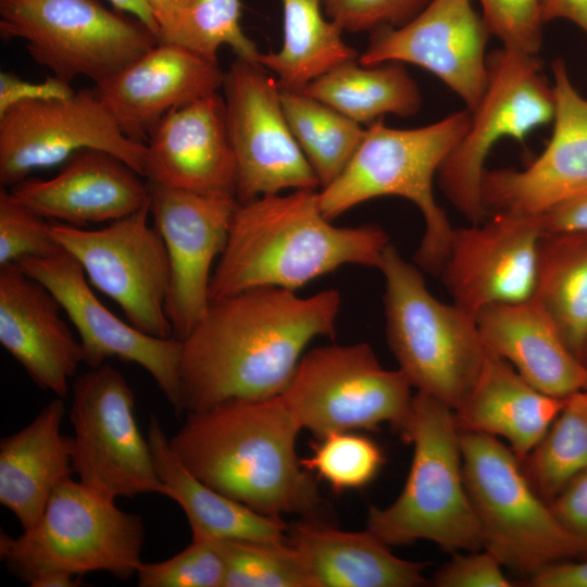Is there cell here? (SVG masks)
Segmentation results:
<instances>
[{"label":"cell","mask_w":587,"mask_h":587,"mask_svg":"<svg viewBox=\"0 0 587 587\" xmlns=\"http://www.w3.org/2000/svg\"><path fill=\"white\" fill-rule=\"evenodd\" d=\"M340 307L337 289L300 297L259 287L212 300L180 340L183 411L279 396L305 347L316 337H335Z\"/></svg>","instance_id":"cell-1"},{"label":"cell","mask_w":587,"mask_h":587,"mask_svg":"<svg viewBox=\"0 0 587 587\" xmlns=\"http://www.w3.org/2000/svg\"><path fill=\"white\" fill-rule=\"evenodd\" d=\"M186 414L168 445L202 483L264 515L315 516L323 500L297 457L302 428L280 395Z\"/></svg>","instance_id":"cell-2"},{"label":"cell","mask_w":587,"mask_h":587,"mask_svg":"<svg viewBox=\"0 0 587 587\" xmlns=\"http://www.w3.org/2000/svg\"><path fill=\"white\" fill-rule=\"evenodd\" d=\"M390 243L377 224L339 227L322 212L319 190L239 203L213 270L210 301L242 290H296L347 264L378 268Z\"/></svg>","instance_id":"cell-3"},{"label":"cell","mask_w":587,"mask_h":587,"mask_svg":"<svg viewBox=\"0 0 587 587\" xmlns=\"http://www.w3.org/2000/svg\"><path fill=\"white\" fill-rule=\"evenodd\" d=\"M471 120L465 109L417 128H392L383 118L372 123L347 167L319 190L323 214L333 221L362 202L385 196L410 200L424 220L414 262L422 271L439 275L454 228L435 199L434 177L469 130Z\"/></svg>","instance_id":"cell-4"},{"label":"cell","mask_w":587,"mask_h":587,"mask_svg":"<svg viewBox=\"0 0 587 587\" xmlns=\"http://www.w3.org/2000/svg\"><path fill=\"white\" fill-rule=\"evenodd\" d=\"M413 447L412 462L398 498L370 507L366 528L388 546L428 540L448 552L484 549V534L470 500L454 411L416 391L399 433Z\"/></svg>","instance_id":"cell-5"},{"label":"cell","mask_w":587,"mask_h":587,"mask_svg":"<svg viewBox=\"0 0 587 587\" xmlns=\"http://www.w3.org/2000/svg\"><path fill=\"white\" fill-rule=\"evenodd\" d=\"M378 270L385 279L386 338L399 370L416 391L458 410L488 354L475 316L434 297L421 268L391 242Z\"/></svg>","instance_id":"cell-6"},{"label":"cell","mask_w":587,"mask_h":587,"mask_svg":"<svg viewBox=\"0 0 587 587\" xmlns=\"http://www.w3.org/2000/svg\"><path fill=\"white\" fill-rule=\"evenodd\" d=\"M145 526L79 480L67 477L53 489L37 523L13 538L1 532L0 557L22 582L50 572L82 577L103 571L126 580L141 565Z\"/></svg>","instance_id":"cell-7"},{"label":"cell","mask_w":587,"mask_h":587,"mask_svg":"<svg viewBox=\"0 0 587 587\" xmlns=\"http://www.w3.org/2000/svg\"><path fill=\"white\" fill-rule=\"evenodd\" d=\"M465 487L484 534V549L529 578L586 552L533 488L521 461L497 437L460 429Z\"/></svg>","instance_id":"cell-8"},{"label":"cell","mask_w":587,"mask_h":587,"mask_svg":"<svg viewBox=\"0 0 587 587\" xmlns=\"http://www.w3.org/2000/svg\"><path fill=\"white\" fill-rule=\"evenodd\" d=\"M0 35L24 40L37 64L70 84L79 76L100 84L160 42L140 20L99 0H0Z\"/></svg>","instance_id":"cell-9"},{"label":"cell","mask_w":587,"mask_h":587,"mask_svg":"<svg viewBox=\"0 0 587 587\" xmlns=\"http://www.w3.org/2000/svg\"><path fill=\"white\" fill-rule=\"evenodd\" d=\"M412 386L400 370L383 367L365 342L327 345L301 357L280 394L301 428L316 438L334 432H401L412 408Z\"/></svg>","instance_id":"cell-10"},{"label":"cell","mask_w":587,"mask_h":587,"mask_svg":"<svg viewBox=\"0 0 587 587\" xmlns=\"http://www.w3.org/2000/svg\"><path fill=\"white\" fill-rule=\"evenodd\" d=\"M487 87L472 114L466 134L442 162L440 190L471 224L487 213L482 200L486 159L500 139L523 141L554 117V92L537 54L501 48L487 55Z\"/></svg>","instance_id":"cell-11"},{"label":"cell","mask_w":587,"mask_h":587,"mask_svg":"<svg viewBox=\"0 0 587 587\" xmlns=\"http://www.w3.org/2000/svg\"><path fill=\"white\" fill-rule=\"evenodd\" d=\"M70 420L73 471L88 489L113 501L163 495L148 438L138 427L135 395L118 370L105 362L75 379Z\"/></svg>","instance_id":"cell-12"},{"label":"cell","mask_w":587,"mask_h":587,"mask_svg":"<svg viewBox=\"0 0 587 587\" xmlns=\"http://www.w3.org/2000/svg\"><path fill=\"white\" fill-rule=\"evenodd\" d=\"M150 214L148 202L99 229L52 224V235L78 261L88 282L120 305L129 324L171 338L165 311L170 261L160 233L149 223Z\"/></svg>","instance_id":"cell-13"},{"label":"cell","mask_w":587,"mask_h":587,"mask_svg":"<svg viewBox=\"0 0 587 587\" xmlns=\"http://www.w3.org/2000/svg\"><path fill=\"white\" fill-rule=\"evenodd\" d=\"M260 62L236 58L223 82L239 203L284 190H320V180L288 125L282 88Z\"/></svg>","instance_id":"cell-14"},{"label":"cell","mask_w":587,"mask_h":587,"mask_svg":"<svg viewBox=\"0 0 587 587\" xmlns=\"http://www.w3.org/2000/svg\"><path fill=\"white\" fill-rule=\"evenodd\" d=\"M83 149L108 151L143 176L146 143L122 133L93 88L14 105L0 115V185L11 188Z\"/></svg>","instance_id":"cell-15"},{"label":"cell","mask_w":587,"mask_h":587,"mask_svg":"<svg viewBox=\"0 0 587 587\" xmlns=\"http://www.w3.org/2000/svg\"><path fill=\"white\" fill-rule=\"evenodd\" d=\"M147 182L153 225L170 261L165 311L173 337L183 340L211 302L213 264L225 249L239 202L234 195L200 193Z\"/></svg>","instance_id":"cell-16"},{"label":"cell","mask_w":587,"mask_h":587,"mask_svg":"<svg viewBox=\"0 0 587 587\" xmlns=\"http://www.w3.org/2000/svg\"><path fill=\"white\" fill-rule=\"evenodd\" d=\"M18 264L43 284L76 328L84 363L98 367L118 359L145 369L179 416V362L182 341L146 334L114 315L93 294L78 261L66 250L42 258H25Z\"/></svg>","instance_id":"cell-17"},{"label":"cell","mask_w":587,"mask_h":587,"mask_svg":"<svg viewBox=\"0 0 587 587\" xmlns=\"http://www.w3.org/2000/svg\"><path fill=\"white\" fill-rule=\"evenodd\" d=\"M489 35L472 0H430L408 23L370 33L358 62H400L427 70L473 112L487 87L485 49Z\"/></svg>","instance_id":"cell-18"},{"label":"cell","mask_w":587,"mask_h":587,"mask_svg":"<svg viewBox=\"0 0 587 587\" xmlns=\"http://www.w3.org/2000/svg\"><path fill=\"white\" fill-rule=\"evenodd\" d=\"M540 238L534 215L491 213L454 228L439 273L453 303L475 316L491 304L532 298Z\"/></svg>","instance_id":"cell-19"},{"label":"cell","mask_w":587,"mask_h":587,"mask_svg":"<svg viewBox=\"0 0 587 587\" xmlns=\"http://www.w3.org/2000/svg\"><path fill=\"white\" fill-rule=\"evenodd\" d=\"M553 132L542 153L525 170H485L482 200L487 215H538L587 193V98L576 90L562 59L551 65Z\"/></svg>","instance_id":"cell-20"},{"label":"cell","mask_w":587,"mask_h":587,"mask_svg":"<svg viewBox=\"0 0 587 587\" xmlns=\"http://www.w3.org/2000/svg\"><path fill=\"white\" fill-rule=\"evenodd\" d=\"M224 75L217 61L159 42L93 89L122 133L147 143L168 112L217 92Z\"/></svg>","instance_id":"cell-21"},{"label":"cell","mask_w":587,"mask_h":587,"mask_svg":"<svg viewBox=\"0 0 587 587\" xmlns=\"http://www.w3.org/2000/svg\"><path fill=\"white\" fill-rule=\"evenodd\" d=\"M61 310L18 263L0 266V344L39 388L64 398L84 352Z\"/></svg>","instance_id":"cell-22"},{"label":"cell","mask_w":587,"mask_h":587,"mask_svg":"<svg viewBox=\"0 0 587 587\" xmlns=\"http://www.w3.org/2000/svg\"><path fill=\"white\" fill-rule=\"evenodd\" d=\"M143 177L200 193L236 196V163L218 93L168 112L146 143Z\"/></svg>","instance_id":"cell-23"},{"label":"cell","mask_w":587,"mask_h":587,"mask_svg":"<svg viewBox=\"0 0 587 587\" xmlns=\"http://www.w3.org/2000/svg\"><path fill=\"white\" fill-rule=\"evenodd\" d=\"M142 177L108 151L83 149L72 154L53 177H28L10 190L42 217L83 227L110 223L147 204L149 185Z\"/></svg>","instance_id":"cell-24"},{"label":"cell","mask_w":587,"mask_h":587,"mask_svg":"<svg viewBox=\"0 0 587 587\" xmlns=\"http://www.w3.org/2000/svg\"><path fill=\"white\" fill-rule=\"evenodd\" d=\"M475 320L486 350L510 363L538 390L566 398L587 387V365L536 298L488 305Z\"/></svg>","instance_id":"cell-25"},{"label":"cell","mask_w":587,"mask_h":587,"mask_svg":"<svg viewBox=\"0 0 587 587\" xmlns=\"http://www.w3.org/2000/svg\"><path fill=\"white\" fill-rule=\"evenodd\" d=\"M315 587H420L424 563L396 557L367 528L347 532L303 517L286 532Z\"/></svg>","instance_id":"cell-26"},{"label":"cell","mask_w":587,"mask_h":587,"mask_svg":"<svg viewBox=\"0 0 587 587\" xmlns=\"http://www.w3.org/2000/svg\"><path fill=\"white\" fill-rule=\"evenodd\" d=\"M63 398L55 397L18 432L0 440V503L23 530L42 515L55 486L74 473L72 437L61 434Z\"/></svg>","instance_id":"cell-27"},{"label":"cell","mask_w":587,"mask_h":587,"mask_svg":"<svg viewBox=\"0 0 587 587\" xmlns=\"http://www.w3.org/2000/svg\"><path fill=\"white\" fill-rule=\"evenodd\" d=\"M563 403L564 398L538 390L510 363L488 351L473 389L454 415L462 430L504 438L522 462L545 436Z\"/></svg>","instance_id":"cell-28"},{"label":"cell","mask_w":587,"mask_h":587,"mask_svg":"<svg viewBox=\"0 0 587 587\" xmlns=\"http://www.w3.org/2000/svg\"><path fill=\"white\" fill-rule=\"evenodd\" d=\"M147 438L163 496L179 504L192 534L240 540H284L288 525L282 517L261 514L214 490L190 473L174 455L155 414H150Z\"/></svg>","instance_id":"cell-29"},{"label":"cell","mask_w":587,"mask_h":587,"mask_svg":"<svg viewBox=\"0 0 587 587\" xmlns=\"http://www.w3.org/2000/svg\"><path fill=\"white\" fill-rule=\"evenodd\" d=\"M324 0H282L283 45L260 53V62L274 74L282 89L303 90L333 68L358 60L344 32L324 12Z\"/></svg>","instance_id":"cell-30"},{"label":"cell","mask_w":587,"mask_h":587,"mask_svg":"<svg viewBox=\"0 0 587 587\" xmlns=\"http://www.w3.org/2000/svg\"><path fill=\"white\" fill-rule=\"evenodd\" d=\"M302 91L367 126L386 114L412 116L422 104L416 82L400 62L362 65L358 60L350 61L314 79Z\"/></svg>","instance_id":"cell-31"},{"label":"cell","mask_w":587,"mask_h":587,"mask_svg":"<svg viewBox=\"0 0 587 587\" xmlns=\"http://www.w3.org/2000/svg\"><path fill=\"white\" fill-rule=\"evenodd\" d=\"M533 297L580 358L587 341V235L541 236Z\"/></svg>","instance_id":"cell-32"},{"label":"cell","mask_w":587,"mask_h":587,"mask_svg":"<svg viewBox=\"0 0 587 587\" xmlns=\"http://www.w3.org/2000/svg\"><path fill=\"white\" fill-rule=\"evenodd\" d=\"M280 98L291 133L321 188L329 185L349 164L365 128L302 90L282 89Z\"/></svg>","instance_id":"cell-33"},{"label":"cell","mask_w":587,"mask_h":587,"mask_svg":"<svg viewBox=\"0 0 587 587\" xmlns=\"http://www.w3.org/2000/svg\"><path fill=\"white\" fill-rule=\"evenodd\" d=\"M521 464L533 488L548 503L587 469V390L564 398L558 416Z\"/></svg>","instance_id":"cell-34"},{"label":"cell","mask_w":587,"mask_h":587,"mask_svg":"<svg viewBox=\"0 0 587 587\" xmlns=\"http://www.w3.org/2000/svg\"><path fill=\"white\" fill-rule=\"evenodd\" d=\"M240 0H182L172 23L159 34L160 42L182 46L209 60L228 46L237 58L257 61L261 52L240 25Z\"/></svg>","instance_id":"cell-35"},{"label":"cell","mask_w":587,"mask_h":587,"mask_svg":"<svg viewBox=\"0 0 587 587\" xmlns=\"http://www.w3.org/2000/svg\"><path fill=\"white\" fill-rule=\"evenodd\" d=\"M224 587H315L297 551L284 540L217 538Z\"/></svg>","instance_id":"cell-36"},{"label":"cell","mask_w":587,"mask_h":587,"mask_svg":"<svg viewBox=\"0 0 587 587\" xmlns=\"http://www.w3.org/2000/svg\"><path fill=\"white\" fill-rule=\"evenodd\" d=\"M311 448V455L300 459L302 467L334 492L367 486L386 461L377 442L353 430L329 433L316 438Z\"/></svg>","instance_id":"cell-37"},{"label":"cell","mask_w":587,"mask_h":587,"mask_svg":"<svg viewBox=\"0 0 587 587\" xmlns=\"http://www.w3.org/2000/svg\"><path fill=\"white\" fill-rule=\"evenodd\" d=\"M225 562L215 537L192 534L179 553L154 563H141L140 587H224Z\"/></svg>","instance_id":"cell-38"},{"label":"cell","mask_w":587,"mask_h":587,"mask_svg":"<svg viewBox=\"0 0 587 587\" xmlns=\"http://www.w3.org/2000/svg\"><path fill=\"white\" fill-rule=\"evenodd\" d=\"M46 220L1 187L0 266L25 258L48 257L62 249Z\"/></svg>","instance_id":"cell-39"},{"label":"cell","mask_w":587,"mask_h":587,"mask_svg":"<svg viewBox=\"0 0 587 587\" xmlns=\"http://www.w3.org/2000/svg\"><path fill=\"white\" fill-rule=\"evenodd\" d=\"M482 17L503 48L537 54L542 42L540 0H479Z\"/></svg>","instance_id":"cell-40"},{"label":"cell","mask_w":587,"mask_h":587,"mask_svg":"<svg viewBox=\"0 0 587 587\" xmlns=\"http://www.w3.org/2000/svg\"><path fill=\"white\" fill-rule=\"evenodd\" d=\"M430 0H324V12L344 33H372L399 27L416 16Z\"/></svg>","instance_id":"cell-41"},{"label":"cell","mask_w":587,"mask_h":587,"mask_svg":"<svg viewBox=\"0 0 587 587\" xmlns=\"http://www.w3.org/2000/svg\"><path fill=\"white\" fill-rule=\"evenodd\" d=\"M437 587H511L498 559L488 550L457 553L434 575Z\"/></svg>","instance_id":"cell-42"},{"label":"cell","mask_w":587,"mask_h":587,"mask_svg":"<svg viewBox=\"0 0 587 587\" xmlns=\"http://www.w3.org/2000/svg\"><path fill=\"white\" fill-rule=\"evenodd\" d=\"M75 93L70 83L51 75L40 82L20 78L11 72L0 73V115L14 105L33 101L70 98Z\"/></svg>","instance_id":"cell-43"},{"label":"cell","mask_w":587,"mask_h":587,"mask_svg":"<svg viewBox=\"0 0 587 587\" xmlns=\"http://www.w3.org/2000/svg\"><path fill=\"white\" fill-rule=\"evenodd\" d=\"M549 504L562 526L587 551V469L574 476Z\"/></svg>","instance_id":"cell-44"},{"label":"cell","mask_w":587,"mask_h":587,"mask_svg":"<svg viewBox=\"0 0 587 587\" xmlns=\"http://www.w3.org/2000/svg\"><path fill=\"white\" fill-rule=\"evenodd\" d=\"M534 216L541 236L587 235V193Z\"/></svg>","instance_id":"cell-45"},{"label":"cell","mask_w":587,"mask_h":587,"mask_svg":"<svg viewBox=\"0 0 587 587\" xmlns=\"http://www.w3.org/2000/svg\"><path fill=\"white\" fill-rule=\"evenodd\" d=\"M527 583L534 587H587V561L550 564L527 578Z\"/></svg>","instance_id":"cell-46"},{"label":"cell","mask_w":587,"mask_h":587,"mask_svg":"<svg viewBox=\"0 0 587 587\" xmlns=\"http://www.w3.org/2000/svg\"><path fill=\"white\" fill-rule=\"evenodd\" d=\"M544 24L567 20L587 34V0H540Z\"/></svg>","instance_id":"cell-47"},{"label":"cell","mask_w":587,"mask_h":587,"mask_svg":"<svg viewBox=\"0 0 587 587\" xmlns=\"http://www.w3.org/2000/svg\"><path fill=\"white\" fill-rule=\"evenodd\" d=\"M114 9L130 14L143 24H146L150 29H152L159 37V26L154 18V15L149 8L146 0H109ZM160 41V40H159Z\"/></svg>","instance_id":"cell-48"},{"label":"cell","mask_w":587,"mask_h":587,"mask_svg":"<svg viewBox=\"0 0 587 587\" xmlns=\"http://www.w3.org/2000/svg\"><path fill=\"white\" fill-rule=\"evenodd\" d=\"M159 26V33L174 20L182 0H146Z\"/></svg>","instance_id":"cell-49"},{"label":"cell","mask_w":587,"mask_h":587,"mask_svg":"<svg viewBox=\"0 0 587 587\" xmlns=\"http://www.w3.org/2000/svg\"><path fill=\"white\" fill-rule=\"evenodd\" d=\"M84 585L82 577L64 572H50L32 582V587H77Z\"/></svg>","instance_id":"cell-50"},{"label":"cell","mask_w":587,"mask_h":587,"mask_svg":"<svg viewBox=\"0 0 587 587\" xmlns=\"http://www.w3.org/2000/svg\"><path fill=\"white\" fill-rule=\"evenodd\" d=\"M580 359L587 365V341L582 352Z\"/></svg>","instance_id":"cell-51"},{"label":"cell","mask_w":587,"mask_h":587,"mask_svg":"<svg viewBox=\"0 0 587 587\" xmlns=\"http://www.w3.org/2000/svg\"><path fill=\"white\" fill-rule=\"evenodd\" d=\"M585 390H587V387L585 388Z\"/></svg>","instance_id":"cell-52"}]
</instances>
